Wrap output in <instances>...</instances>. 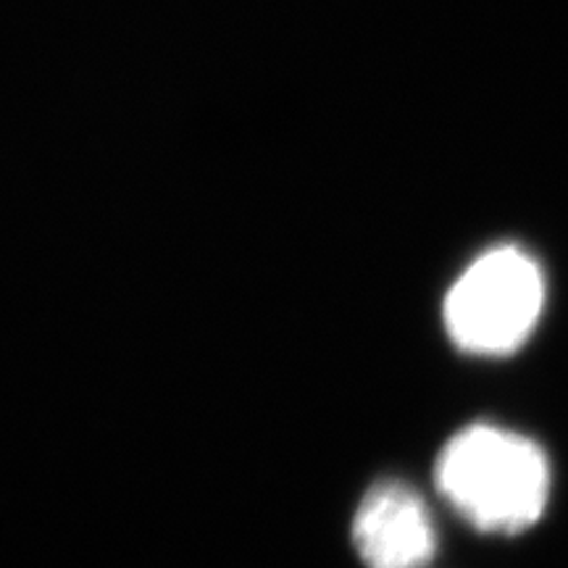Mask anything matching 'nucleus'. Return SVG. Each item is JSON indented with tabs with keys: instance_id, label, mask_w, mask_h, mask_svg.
<instances>
[{
	"instance_id": "f257e3e1",
	"label": "nucleus",
	"mask_w": 568,
	"mask_h": 568,
	"mask_svg": "<svg viewBox=\"0 0 568 568\" xmlns=\"http://www.w3.org/2000/svg\"><path fill=\"white\" fill-rule=\"evenodd\" d=\"M437 487L477 529L514 535L529 529L548 506L550 466L529 437L474 424L445 445Z\"/></svg>"
},
{
	"instance_id": "7ed1b4c3",
	"label": "nucleus",
	"mask_w": 568,
	"mask_h": 568,
	"mask_svg": "<svg viewBox=\"0 0 568 568\" xmlns=\"http://www.w3.org/2000/svg\"><path fill=\"white\" fill-rule=\"evenodd\" d=\"M353 542L368 568H422L437 550L429 510L400 481L368 489L355 514Z\"/></svg>"
},
{
	"instance_id": "f03ea898",
	"label": "nucleus",
	"mask_w": 568,
	"mask_h": 568,
	"mask_svg": "<svg viewBox=\"0 0 568 568\" xmlns=\"http://www.w3.org/2000/svg\"><path fill=\"white\" fill-rule=\"evenodd\" d=\"M545 308L535 258L503 245L479 255L445 297V326L460 351L503 355L524 345Z\"/></svg>"
}]
</instances>
